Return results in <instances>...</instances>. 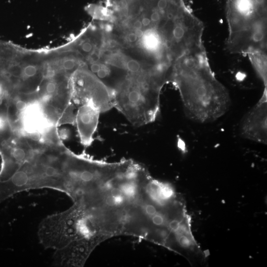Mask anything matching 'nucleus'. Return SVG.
Returning a JSON list of instances; mask_svg holds the SVG:
<instances>
[{"mask_svg":"<svg viewBox=\"0 0 267 267\" xmlns=\"http://www.w3.org/2000/svg\"><path fill=\"white\" fill-rule=\"evenodd\" d=\"M159 181L145 167L123 159L85 195L83 203L100 233L151 242L160 211Z\"/></svg>","mask_w":267,"mask_h":267,"instance_id":"obj_1","label":"nucleus"},{"mask_svg":"<svg viewBox=\"0 0 267 267\" xmlns=\"http://www.w3.org/2000/svg\"><path fill=\"white\" fill-rule=\"evenodd\" d=\"M170 83L178 90L186 115L195 122H213L229 109V92L216 78L205 47L176 60Z\"/></svg>","mask_w":267,"mask_h":267,"instance_id":"obj_2","label":"nucleus"},{"mask_svg":"<svg viewBox=\"0 0 267 267\" xmlns=\"http://www.w3.org/2000/svg\"><path fill=\"white\" fill-rule=\"evenodd\" d=\"M163 87L147 74L127 75L114 91L116 108L133 125L138 127L154 122L160 111Z\"/></svg>","mask_w":267,"mask_h":267,"instance_id":"obj_3","label":"nucleus"},{"mask_svg":"<svg viewBox=\"0 0 267 267\" xmlns=\"http://www.w3.org/2000/svg\"><path fill=\"white\" fill-rule=\"evenodd\" d=\"M38 236L44 248L54 250L82 239L103 242L86 208L79 202H73L67 210L44 218L39 225Z\"/></svg>","mask_w":267,"mask_h":267,"instance_id":"obj_4","label":"nucleus"},{"mask_svg":"<svg viewBox=\"0 0 267 267\" xmlns=\"http://www.w3.org/2000/svg\"><path fill=\"white\" fill-rule=\"evenodd\" d=\"M72 94L79 104L92 103L100 112L114 107V91L84 66L72 74Z\"/></svg>","mask_w":267,"mask_h":267,"instance_id":"obj_5","label":"nucleus"},{"mask_svg":"<svg viewBox=\"0 0 267 267\" xmlns=\"http://www.w3.org/2000/svg\"><path fill=\"white\" fill-rule=\"evenodd\" d=\"M240 132L242 137L264 144L267 141V88L257 103L244 115Z\"/></svg>","mask_w":267,"mask_h":267,"instance_id":"obj_6","label":"nucleus"},{"mask_svg":"<svg viewBox=\"0 0 267 267\" xmlns=\"http://www.w3.org/2000/svg\"><path fill=\"white\" fill-rule=\"evenodd\" d=\"M100 244L92 239L73 241L54 250L53 265L57 267H83L92 252Z\"/></svg>","mask_w":267,"mask_h":267,"instance_id":"obj_7","label":"nucleus"},{"mask_svg":"<svg viewBox=\"0 0 267 267\" xmlns=\"http://www.w3.org/2000/svg\"><path fill=\"white\" fill-rule=\"evenodd\" d=\"M75 51L86 63L100 60L101 52L105 44L104 35L102 30L90 28L84 32L75 41Z\"/></svg>","mask_w":267,"mask_h":267,"instance_id":"obj_8","label":"nucleus"},{"mask_svg":"<svg viewBox=\"0 0 267 267\" xmlns=\"http://www.w3.org/2000/svg\"><path fill=\"white\" fill-rule=\"evenodd\" d=\"M100 113L91 102L82 104L78 110L76 123L81 140L85 145H90L93 140Z\"/></svg>","mask_w":267,"mask_h":267,"instance_id":"obj_9","label":"nucleus"},{"mask_svg":"<svg viewBox=\"0 0 267 267\" xmlns=\"http://www.w3.org/2000/svg\"><path fill=\"white\" fill-rule=\"evenodd\" d=\"M38 65L29 63L22 66V76L25 78H30L35 76L39 71Z\"/></svg>","mask_w":267,"mask_h":267,"instance_id":"obj_10","label":"nucleus"},{"mask_svg":"<svg viewBox=\"0 0 267 267\" xmlns=\"http://www.w3.org/2000/svg\"><path fill=\"white\" fill-rule=\"evenodd\" d=\"M57 89V84L53 81H49L46 84L45 90L47 94H52L56 91Z\"/></svg>","mask_w":267,"mask_h":267,"instance_id":"obj_11","label":"nucleus"},{"mask_svg":"<svg viewBox=\"0 0 267 267\" xmlns=\"http://www.w3.org/2000/svg\"><path fill=\"white\" fill-rule=\"evenodd\" d=\"M15 107L18 111L22 112L26 110L28 105L25 101L19 99L16 102Z\"/></svg>","mask_w":267,"mask_h":267,"instance_id":"obj_12","label":"nucleus"},{"mask_svg":"<svg viewBox=\"0 0 267 267\" xmlns=\"http://www.w3.org/2000/svg\"><path fill=\"white\" fill-rule=\"evenodd\" d=\"M28 136L31 139L34 141H38L41 139V134L38 131L29 132Z\"/></svg>","mask_w":267,"mask_h":267,"instance_id":"obj_13","label":"nucleus"},{"mask_svg":"<svg viewBox=\"0 0 267 267\" xmlns=\"http://www.w3.org/2000/svg\"><path fill=\"white\" fill-rule=\"evenodd\" d=\"M3 101V98L1 96H0V105L2 104Z\"/></svg>","mask_w":267,"mask_h":267,"instance_id":"obj_14","label":"nucleus"}]
</instances>
